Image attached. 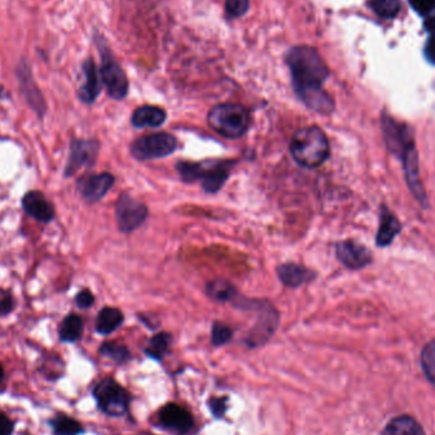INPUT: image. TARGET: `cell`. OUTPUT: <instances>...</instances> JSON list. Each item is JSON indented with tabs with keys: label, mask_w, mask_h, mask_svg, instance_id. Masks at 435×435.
Wrapping results in <instances>:
<instances>
[{
	"label": "cell",
	"mask_w": 435,
	"mask_h": 435,
	"mask_svg": "<svg viewBox=\"0 0 435 435\" xmlns=\"http://www.w3.org/2000/svg\"><path fill=\"white\" fill-rule=\"evenodd\" d=\"M286 64L298 99L312 111L330 115L335 110V102L322 87L329 78V68L317 50L310 46L293 47L286 55Z\"/></svg>",
	"instance_id": "cell-1"
},
{
	"label": "cell",
	"mask_w": 435,
	"mask_h": 435,
	"mask_svg": "<svg viewBox=\"0 0 435 435\" xmlns=\"http://www.w3.org/2000/svg\"><path fill=\"white\" fill-rule=\"evenodd\" d=\"M290 154L298 165L316 168L330 156V143L326 134L317 126H307L296 132L290 140Z\"/></svg>",
	"instance_id": "cell-2"
},
{
	"label": "cell",
	"mask_w": 435,
	"mask_h": 435,
	"mask_svg": "<svg viewBox=\"0 0 435 435\" xmlns=\"http://www.w3.org/2000/svg\"><path fill=\"white\" fill-rule=\"evenodd\" d=\"M208 124L225 138H241L248 130L250 115L244 106L222 103L211 108Z\"/></svg>",
	"instance_id": "cell-3"
},
{
	"label": "cell",
	"mask_w": 435,
	"mask_h": 435,
	"mask_svg": "<svg viewBox=\"0 0 435 435\" xmlns=\"http://www.w3.org/2000/svg\"><path fill=\"white\" fill-rule=\"evenodd\" d=\"M93 396L99 409L110 416L125 415L130 405V396L113 379H103L93 389Z\"/></svg>",
	"instance_id": "cell-4"
},
{
	"label": "cell",
	"mask_w": 435,
	"mask_h": 435,
	"mask_svg": "<svg viewBox=\"0 0 435 435\" xmlns=\"http://www.w3.org/2000/svg\"><path fill=\"white\" fill-rule=\"evenodd\" d=\"M99 53L102 59L99 74L108 96L118 101L125 99L129 92V80L125 72L105 45H99Z\"/></svg>",
	"instance_id": "cell-5"
},
{
	"label": "cell",
	"mask_w": 435,
	"mask_h": 435,
	"mask_svg": "<svg viewBox=\"0 0 435 435\" xmlns=\"http://www.w3.org/2000/svg\"><path fill=\"white\" fill-rule=\"evenodd\" d=\"M177 149L176 138L167 132H157L144 135L134 140L132 144V154L139 160L163 158Z\"/></svg>",
	"instance_id": "cell-6"
},
{
	"label": "cell",
	"mask_w": 435,
	"mask_h": 435,
	"mask_svg": "<svg viewBox=\"0 0 435 435\" xmlns=\"http://www.w3.org/2000/svg\"><path fill=\"white\" fill-rule=\"evenodd\" d=\"M148 217L146 205L132 198L129 194H122L116 204V220L120 231L130 233L138 229Z\"/></svg>",
	"instance_id": "cell-7"
},
{
	"label": "cell",
	"mask_w": 435,
	"mask_h": 435,
	"mask_svg": "<svg viewBox=\"0 0 435 435\" xmlns=\"http://www.w3.org/2000/svg\"><path fill=\"white\" fill-rule=\"evenodd\" d=\"M401 159L403 165V173L406 182L409 185L410 191L412 192L414 198L424 206L428 208V195L424 190L422 179H420V170H419V157L416 151L415 141L405 146L403 152L397 156Z\"/></svg>",
	"instance_id": "cell-8"
},
{
	"label": "cell",
	"mask_w": 435,
	"mask_h": 435,
	"mask_svg": "<svg viewBox=\"0 0 435 435\" xmlns=\"http://www.w3.org/2000/svg\"><path fill=\"white\" fill-rule=\"evenodd\" d=\"M99 152V143L94 139L72 140L70 144V156L66 163V177H70L84 167H91L96 162Z\"/></svg>",
	"instance_id": "cell-9"
},
{
	"label": "cell",
	"mask_w": 435,
	"mask_h": 435,
	"mask_svg": "<svg viewBox=\"0 0 435 435\" xmlns=\"http://www.w3.org/2000/svg\"><path fill=\"white\" fill-rule=\"evenodd\" d=\"M381 125L386 145L389 152L393 153L395 156H398L406 145L415 141L411 127L391 118L387 113H383Z\"/></svg>",
	"instance_id": "cell-10"
},
{
	"label": "cell",
	"mask_w": 435,
	"mask_h": 435,
	"mask_svg": "<svg viewBox=\"0 0 435 435\" xmlns=\"http://www.w3.org/2000/svg\"><path fill=\"white\" fill-rule=\"evenodd\" d=\"M258 317L256 326L247 337V345L251 348L261 346L275 332L279 323V313L267 302H258Z\"/></svg>",
	"instance_id": "cell-11"
},
{
	"label": "cell",
	"mask_w": 435,
	"mask_h": 435,
	"mask_svg": "<svg viewBox=\"0 0 435 435\" xmlns=\"http://www.w3.org/2000/svg\"><path fill=\"white\" fill-rule=\"evenodd\" d=\"M15 74H17V80L20 83V92L26 99L27 103L32 107L34 113L44 116L46 113V103H45V99L42 97V93L39 89V87L33 80L31 68L28 66L26 61L22 60L20 63H18Z\"/></svg>",
	"instance_id": "cell-12"
},
{
	"label": "cell",
	"mask_w": 435,
	"mask_h": 435,
	"mask_svg": "<svg viewBox=\"0 0 435 435\" xmlns=\"http://www.w3.org/2000/svg\"><path fill=\"white\" fill-rule=\"evenodd\" d=\"M336 256L341 264L351 270L362 269L373 261L368 248L351 239L341 241L336 244Z\"/></svg>",
	"instance_id": "cell-13"
},
{
	"label": "cell",
	"mask_w": 435,
	"mask_h": 435,
	"mask_svg": "<svg viewBox=\"0 0 435 435\" xmlns=\"http://www.w3.org/2000/svg\"><path fill=\"white\" fill-rule=\"evenodd\" d=\"M158 419L165 429H170L178 434H185L194 427L191 414L176 403H168L163 406L159 411Z\"/></svg>",
	"instance_id": "cell-14"
},
{
	"label": "cell",
	"mask_w": 435,
	"mask_h": 435,
	"mask_svg": "<svg viewBox=\"0 0 435 435\" xmlns=\"http://www.w3.org/2000/svg\"><path fill=\"white\" fill-rule=\"evenodd\" d=\"M115 178L110 173L89 175L78 179V191L89 203H96L113 187Z\"/></svg>",
	"instance_id": "cell-15"
},
{
	"label": "cell",
	"mask_w": 435,
	"mask_h": 435,
	"mask_svg": "<svg viewBox=\"0 0 435 435\" xmlns=\"http://www.w3.org/2000/svg\"><path fill=\"white\" fill-rule=\"evenodd\" d=\"M83 75H84V83L80 86V99L87 105H92L96 99H99V93L102 89V80L101 74L96 63L92 59H87L82 65Z\"/></svg>",
	"instance_id": "cell-16"
},
{
	"label": "cell",
	"mask_w": 435,
	"mask_h": 435,
	"mask_svg": "<svg viewBox=\"0 0 435 435\" xmlns=\"http://www.w3.org/2000/svg\"><path fill=\"white\" fill-rule=\"evenodd\" d=\"M23 209L31 217L40 220L42 223H49L55 217L53 205L47 201L45 195L40 191L27 192L22 198Z\"/></svg>",
	"instance_id": "cell-17"
},
{
	"label": "cell",
	"mask_w": 435,
	"mask_h": 435,
	"mask_svg": "<svg viewBox=\"0 0 435 435\" xmlns=\"http://www.w3.org/2000/svg\"><path fill=\"white\" fill-rule=\"evenodd\" d=\"M401 229H403V225L400 223L398 218L396 217L393 213H391L387 206H382L379 228H378L376 236L377 246L387 247L393 242V239L398 236Z\"/></svg>",
	"instance_id": "cell-18"
},
{
	"label": "cell",
	"mask_w": 435,
	"mask_h": 435,
	"mask_svg": "<svg viewBox=\"0 0 435 435\" xmlns=\"http://www.w3.org/2000/svg\"><path fill=\"white\" fill-rule=\"evenodd\" d=\"M315 275H316L315 272L305 269L304 266L293 263L280 265L277 267V277L280 279V282L289 288H298L303 284L308 283Z\"/></svg>",
	"instance_id": "cell-19"
},
{
	"label": "cell",
	"mask_w": 435,
	"mask_h": 435,
	"mask_svg": "<svg viewBox=\"0 0 435 435\" xmlns=\"http://www.w3.org/2000/svg\"><path fill=\"white\" fill-rule=\"evenodd\" d=\"M165 110L156 106H141L132 113V124L135 127H158L165 124Z\"/></svg>",
	"instance_id": "cell-20"
},
{
	"label": "cell",
	"mask_w": 435,
	"mask_h": 435,
	"mask_svg": "<svg viewBox=\"0 0 435 435\" xmlns=\"http://www.w3.org/2000/svg\"><path fill=\"white\" fill-rule=\"evenodd\" d=\"M382 435H425V433L415 419L403 415L392 419L383 430Z\"/></svg>",
	"instance_id": "cell-21"
},
{
	"label": "cell",
	"mask_w": 435,
	"mask_h": 435,
	"mask_svg": "<svg viewBox=\"0 0 435 435\" xmlns=\"http://www.w3.org/2000/svg\"><path fill=\"white\" fill-rule=\"evenodd\" d=\"M122 322L124 315L121 310L113 307H105L103 310H99L96 321V331L101 335H110L113 331L118 330Z\"/></svg>",
	"instance_id": "cell-22"
},
{
	"label": "cell",
	"mask_w": 435,
	"mask_h": 435,
	"mask_svg": "<svg viewBox=\"0 0 435 435\" xmlns=\"http://www.w3.org/2000/svg\"><path fill=\"white\" fill-rule=\"evenodd\" d=\"M231 165L232 162L229 160L219 162V165L201 181V186L205 191L214 194L222 189V186L225 185V181L229 177Z\"/></svg>",
	"instance_id": "cell-23"
},
{
	"label": "cell",
	"mask_w": 435,
	"mask_h": 435,
	"mask_svg": "<svg viewBox=\"0 0 435 435\" xmlns=\"http://www.w3.org/2000/svg\"><path fill=\"white\" fill-rule=\"evenodd\" d=\"M206 294L217 302H229L237 296V290L228 280L215 279L206 284Z\"/></svg>",
	"instance_id": "cell-24"
},
{
	"label": "cell",
	"mask_w": 435,
	"mask_h": 435,
	"mask_svg": "<svg viewBox=\"0 0 435 435\" xmlns=\"http://www.w3.org/2000/svg\"><path fill=\"white\" fill-rule=\"evenodd\" d=\"M83 334V320L78 315H69L60 324L59 336L63 343H75Z\"/></svg>",
	"instance_id": "cell-25"
},
{
	"label": "cell",
	"mask_w": 435,
	"mask_h": 435,
	"mask_svg": "<svg viewBox=\"0 0 435 435\" xmlns=\"http://www.w3.org/2000/svg\"><path fill=\"white\" fill-rule=\"evenodd\" d=\"M53 433L56 435H78L83 433V428L75 419L66 415H58L50 422Z\"/></svg>",
	"instance_id": "cell-26"
},
{
	"label": "cell",
	"mask_w": 435,
	"mask_h": 435,
	"mask_svg": "<svg viewBox=\"0 0 435 435\" xmlns=\"http://www.w3.org/2000/svg\"><path fill=\"white\" fill-rule=\"evenodd\" d=\"M370 7L374 13L386 20L395 18L401 9L400 0H370Z\"/></svg>",
	"instance_id": "cell-27"
},
{
	"label": "cell",
	"mask_w": 435,
	"mask_h": 435,
	"mask_svg": "<svg viewBox=\"0 0 435 435\" xmlns=\"http://www.w3.org/2000/svg\"><path fill=\"white\" fill-rule=\"evenodd\" d=\"M170 343H171V336L168 334L160 332L151 339L145 353L153 359H162L170 348Z\"/></svg>",
	"instance_id": "cell-28"
},
{
	"label": "cell",
	"mask_w": 435,
	"mask_h": 435,
	"mask_svg": "<svg viewBox=\"0 0 435 435\" xmlns=\"http://www.w3.org/2000/svg\"><path fill=\"white\" fill-rule=\"evenodd\" d=\"M422 368L424 374L435 386V341H430L422 351Z\"/></svg>",
	"instance_id": "cell-29"
},
{
	"label": "cell",
	"mask_w": 435,
	"mask_h": 435,
	"mask_svg": "<svg viewBox=\"0 0 435 435\" xmlns=\"http://www.w3.org/2000/svg\"><path fill=\"white\" fill-rule=\"evenodd\" d=\"M99 353H101L102 355L106 356V358L113 359V362H119V364L125 362L126 360H129V358H130L129 349H127L126 346H124V345L118 343H103V345L101 346V349H99Z\"/></svg>",
	"instance_id": "cell-30"
},
{
	"label": "cell",
	"mask_w": 435,
	"mask_h": 435,
	"mask_svg": "<svg viewBox=\"0 0 435 435\" xmlns=\"http://www.w3.org/2000/svg\"><path fill=\"white\" fill-rule=\"evenodd\" d=\"M231 327L225 323L217 322L213 326L211 331V341L215 346H223L232 339Z\"/></svg>",
	"instance_id": "cell-31"
},
{
	"label": "cell",
	"mask_w": 435,
	"mask_h": 435,
	"mask_svg": "<svg viewBox=\"0 0 435 435\" xmlns=\"http://www.w3.org/2000/svg\"><path fill=\"white\" fill-rule=\"evenodd\" d=\"M250 8V0H227L225 12L229 18H238L247 13Z\"/></svg>",
	"instance_id": "cell-32"
},
{
	"label": "cell",
	"mask_w": 435,
	"mask_h": 435,
	"mask_svg": "<svg viewBox=\"0 0 435 435\" xmlns=\"http://www.w3.org/2000/svg\"><path fill=\"white\" fill-rule=\"evenodd\" d=\"M14 301L11 291L0 289V316H7L13 310Z\"/></svg>",
	"instance_id": "cell-33"
},
{
	"label": "cell",
	"mask_w": 435,
	"mask_h": 435,
	"mask_svg": "<svg viewBox=\"0 0 435 435\" xmlns=\"http://www.w3.org/2000/svg\"><path fill=\"white\" fill-rule=\"evenodd\" d=\"M410 6L420 15H427L435 8V0H410Z\"/></svg>",
	"instance_id": "cell-34"
},
{
	"label": "cell",
	"mask_w": 435,
	"mask_h": 435,
	"mask_svg": "<svg viewBox=\"0 0 435 435\" xmlns=\"http://www.w3.org/2000/svg\"><path fill=\"white\" fill-rule=\"evenodd\" d=\"M211 412L215 417H222L227 410V398L225 397H214L209 401Z\"/></svg>",
	"instance_id": "cell-35"
},
{
	"label": "cell",
	"mask_w": 435,
	"mask_h": 435,
	"mask_svg": "<svg viewBox=\"0 0 435 435\" xmlns=\"http://www.w3.org/2000/svg\"><path fill=\"white\" fill-rule=\"evenodd\" d=\"M75 303L82 310H87V308L92 307L93 303H94V297L89 290H82L75 297Z\"/></svg>",
	"instance_id": "cell-36"
},
{
	"label": "cell",
	"mask_w": 435,
	"mask_h": 435,
	"mask_svg": "<svg viewBox=\"0 0 435 435\" xmlns=\"http://www.w3.org/2000/svg\"><path fill=\"white\" fill-rule=\"evenodd\" d=\"M13 430V422L4 412L0 411V435H12Z\"/></svg>",
	"instance_id": "cell-37"
},
{
	"label": "cell",
	"mask_w": 435,
	"mask_h": 435,
	"mask_svg": "<svg viewBox=\"0 0 435 435\" xmlns=\"http://www.w3.org/2000/svg\"><path fill=\"white\" fill-rule=\"evenodd\" d=\"M424 53H425V58H427L429 63H431V64L435 65V37L429 39L427 45L424 47Z\"/></svg>",
	"instance_id": "cell-38"
},
{
	"label": "cell",
	"mask_w": 435,
	"mask_h": 435,
	"mask_svg": "<svg viewBox=\"0 0 435 435\" xmlns=\"http://www.w3.org/2000/svg\"><path fill=\"white\" fill-rule=\"evenodd\" d=\"M424 28H425L427 32L433 34L435 37V14L427 18V20L424 22Z\"/></svg>",
	"instance_id": "cell-39"
},
{
	"label": "cell",
	"mask_w": 435,
	"mask_h": 435,
	"mask_svg": "<svg viewBox=\"0 0 435 435\" xmlns=\"http://www.w3.org/2000/svg\"><path fill=\"white\" fill-rule=\"evenodd\" d=\"M3 378H4V370H3V367L0 364V383L3 381Z\"/></svg>",
	"instance_id": "cell-40"
}]
</instances>
